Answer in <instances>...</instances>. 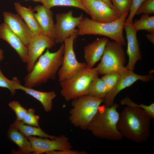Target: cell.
<instances>
[{"label":"cell","instance_id":"d6986e66","mask_svg":"<svg viewBox=\"0 0 154 154\" xmlns=\"http://www.w3.org/2000/svg\"><path fill=\"white\" fill-rule=\"evenodd\" d=\"M18 79L15 83L14 86L16 90H20L33 97L40 102L44 110L46 112L50 111L52 109V101L56 96L54 91L43 92L29 88L21 85Z\"/></svg>","mask_w":154,"mask_h":154},{"label":"cell","instance_id":"8fae6325","mask_svg":"<svg viewBox=\"0 0 154 154\" xmlns=\"http://www.w3.org/2000/svg\"><path fill=\"white\" fill-rule=\"evenodd\" d=\"M153 79L151 74L141 75L135 73L133 70L125 68L121 72L118 81L109 92L104 99V105L110 107L114 104V99L117 95L122 90L133 84L137 81L140 80L148 82Z\"/></svg>","mask_w":154,"mask_h":154},{"label":"cell","instance_id":"44dd1931","mask_svg":"<svg viewBox=\"0 0 154 154\" xmlns=\"http://www.w3.org/2000/svg\"><path fill=\"white\" fill-rule=\"evenodd\" d=\"M8 139L16 144L19 147L17 151H13L12 153H32V148L30 141L26 137L16 128L10 126L7 133Z\"/></svg>","mask_w":154,"mask_h":154},{"label":"cell","instance_id":"ffe728a7","mask_svg":"<svg viewBox=\"0 0 154 154\" xmlns=\"http://www.w3.org/2000/svg\"><path fill=\"white\" fill-rule=\"evenodd\" d=\"M14 8L17 14L22 18L30 30L33 36L43 34L35 17L32 7H27L19 2L14 3Z\"/></svg>","mask_w":154,"mask_h":154},{"label":"cell","instance_id":"7a4b0ae2","mask_svg":"<svg viewBox=\"0 0 154 154\" xmlns=\"http://www.w3.org/2000/svg\"><path fill=\"white\" fill-rule=\"evenodd\" d=\"M64 48L63 43L55 52H51L47 49L38 58L32 70L25 77L24 86L33 88L46 83L49 80L54 79L62 64Z\"/></svg>","mask_w":154,"mask_h":154},{"label":"cell","instance_id":"836d02e7","mask_svg":"<svg viewBox=\"0 0 154 154\" xmlns=\"http://www.w3.org/2000/svg\"><path fill=\"white\" fill-rule=\"evenodd\" d=\"M85 151L72 150V149L59 151H54L48 153L47 154H86Z\"/></svg>","mask_w":154,"mask_h":154},{"label":"cell","instance_id":"7402d4cb","mask_svg":"<svg viewBox=\"0 0 154 154\" xmlns=\"http://www.w3.org/2000/svg\"><path fill=\"white\" fill-rule=\"evenodd\" d=\"M10 126L18 129L25 136H37L40 137L51 139L55 138L57 136L49 135L44 132L40 127H37L28 125L22 121L16 119Z\"/></svg>","mask_w":154,"mask_h":154},{"label":"cell","instance_id":"6da1fadb","mask_svg":"<svg viewBox=\"0 0 154 154\" xmlns=\"http://www.w3.org/2000/svg\"><path fill=\"white\" fill-rule=\"evenodd\" d=\"M151 119L142 109L127 106L119 114L117 128L123 137L130 140L146 141L151 135Z\"/></svg>","mask_w":154,"mask_h":154},{"label":"cell","instance_id":"30bf717a","mask_svg":"<svg viewBox=\"0 0 154 154\" xmlns=\"http://www.w3.org/2000/svg\"><path fill=\"white\" fill-rule=\"evenodd\" d=\"M31 146V154H48L54 151H62L72 149V147L69 139L62 135L57 136L53 139L48 138H37L32 136L26 137Z\"/></svg>","mask_w":154,"mask_h":154},{"label":"cell","instance_id":"2e32d148","mask_svg":"<svg viewBox=\"0 0 154 154\" xmlns=\"http://www.w3.org/2000/svg\"><path fill=\"white\" fill-rule=\"evenodd\" d=\"M33 9L35 17L43 33L55 39V24L53 18V13L51 9L39 5L36 6Z\"/></svg>","mask_w":154,"mask_h":154},{"label":"cell","instance_id":"d6a6232c","mask_svg":"<svg viewBox=\"0 0 154 154\" xmlns=\"http://www.w3.org/2000/svg\"><path fill=\"white\" fill-rule=\"evenodd\" d=\"M146 0H132V2L129 9V13L125 22L132 23L134 16L136 12L140 6Z\"/></svg>","mask_w":154,"mask_h":154},{"label":"cell","instance_id":"5b68a950","mask_svg":"<svg viewBox=\"0 0 154 154\" xmlns=\"http://www.w3.org/2000/svg\"><path fill=\"white\" fill-rule=\"evenodd\" d=\"M104 99L89 95L72 100V108L69 113V120L75 127L83 130L87 129Z\"/></svg>","mask_w":154,"mask_h":154},{"label":"cell","instance_id":"8992f818","mask_svg":"<svg viewBox=\"0 0 154 154\" xmlns=\"http://www.w3.org/2000/svg\"><path fill=\"white\" fill-rule=\"evenodd\" d=\"M99 75L96 68H86L76 75L60 82L61 95L67 101L88 95L90 83Z\"/></svg>","mask_w":154,"mask_h":154},{"label":"cell","instance_id":"52a82bcc","mask_svg":"<svg viewBox=\"0 0 154 154\" xmlns=\"http://www.w3.org/2000/svg\"><path fill=\"white\" fill-rule=\"evenodd\" d=\"M101 59L96 67L99 75L121 72L125 68L126 58L122 46L115 41L108 42Z\"/></svg>","mask_w":154,"mask_h":154},{"label":"cell","instance_id":"ba28073f","mask_svg":"<svg viewBox=\"0 0 154 154\" xmlns=\"http://www.w3.org/2000/svg\"><path fill=\"white\" fill-rule=\"evenodd\" d=\"M78 36L76 31L64 42V48L63 62L58 72L60 82L76 75L87 68L86 63L79 62L76 58L74 43Z\"/></svg>","mask_w":154,"mask_h":154},{"label":"cell","instance_id":"ac0fdd59","mask_svg":"<svg viewBox=\"0 0 154 154\" xmlns=\"http://www.w3.org/2000/svg\"><path fill=\"white\" fill-rule=\"evenodd\" d=\"M108 39L104 37L89 43L84 48V58L87 68H92L101 58Z\"/></svg>","mask_w":154,"mask_h":154},{"label":"cell","instance_id":"8d00e7d4","mask_svg":"<svg viewBox=\"0 0 154 154\" xmlns=\"http://www.w3.org/2000/svg\"><path fill=\"white\" fill-rule=\"evenodd\" d=\"M3 51L0 48V61L2 60L3 58Z\"/></svg>","mask_w":154,"mask_h":154},{"label":"cell","instance_id":"484cf974","mask_svg":"<svg viewBox=\"0 0 154 154\" xmlns=\"http://www.w3.org/2000/svg\"><path fill=\"white\" fill-rule=\"evenodd\" d=\"M120 103L122 105L141 108L144 110L152 119L154 118V103L148 105L142 104H138L132 102L129 98L126 97L121 101Z\"/></svg>","mask_w":154,"mask_h":154},{"label":"cell","instance_id":"603a6c76","mask_svg":"<svg viewBox=\"0 0 154 154\" xmlns=\"http://www.w3.org/2000/svg\"><path fill=\"white\" fill-rule=\"evenodd\" d=\"M40 2L50 9L56 6L72 7L80 9L89 15L83 0H41Z\"/></svg>","mask_w":154,"mask_h":154},{"label":"cell","instance_id":"f1b7e54d","mask_svg":"<svg viewBox=\"0 0 154 154\" xmlns=\"http://www.w3.org/2000/svg\"><path fill=\"white\" fill-rule=\"evenodd\" d=\"M35 110L32 108H30L27 110L25 116L22 121L24 124L37 127H39V117L35 115Z\"/></svg>","mask_w":154,"mask_h":154},{"label":"cell","instance_id":"1f68e13d","mask_svg":"<svg viewBox=\"0 0 154 154\" xmlns=\"http://www.w3.org/2000/svg\"><path fill=\"white\" fill-rule=\"evenodd\" d=\"M154 13V0H146L138 7L135 15Z\"/></svg>","mask_w":154,"mask_h":154},{"label":"cell","instance_id":"74e56055","mask_svg":"<svg viewBox=\"0 0 154 154\" xmlns=\"http://www.w3.org/2000/svg\"><path fill=\"white\" fill-rule=\"evenodd\" d=\"M26 1L29 0H25ZM37 2H40L41 0H31Z\"/></svg>","mask_w":154,"mask_h":154},{"label":"cell","instance_id":"f546056e","mask_svg":"<svg viewBox=\"0 0 154 154\" xmlns=\"http://www.w3.org/2000/svg\"><path fill=\"white\" fill-rule=\"evenodd\" d=\"M9 105L15 112L17 117L16 119L22 121L27 114V110L17 101H13L10 102Z\"/></svg>","mask_w":154,"mask_h":154},{"label":"cell","instance_id":"e0dca14e","mask_svg":"<svg viewBox=\"0 0 154 154\" xmlns=\"http://www.w3.org/2000/svg\"><path fill=\"white\" fill-rule=\"evenodd\" d=\"M0 38L7 42L15 50L22 61L26 63L27 47L4 22L0 24Z\"/></svg>","mask_w":154,"mask_h":154},{"label":"cell","instance_id":"d590c367","mask_svg":"<svg viewBox=\"0 0 154 154\" xmlns=\"http://www.w3.org/2000/svg\"><path fill=\"white\" fill-rule=\"evenodd\" d=\"M112 8L115 9L111 0H101Z\"/></svg>","mask_w":154,"mask_h":154},{"label":"cell","instance_id":"7c38bea8","mask_svg":"<svg viewBox=\"0 0 154 154\" xmlns=\"http://www.w3.org/2000/svg\"><path fill=\"white\" fill-rule=\"evenodd\" d=\"M54 38L44 34L33 36L27 46L28 54L27 70L30 72L38 59L46 49H50L55 44Z\"/></svg>","mask_w":154,"mask_h":154},{"label":"cell","instance_id":"9c48e42d","mask_svg":"<svg viewBox=\"0 0 154 154\" xmlns=\"http://www.w3.org/2000/svg\"><path fill=\"white\" fill-rule=\"evenodd\" d=\"M83 17L82 13L78 17L73 16L72 10L56 14L55 24L56 43H64L66 39L75 32L77 30L76 27Z\"/></svg>","mask_w":154,"mask_h":154},{"label":"cell","instance_id":"9a60e30c","mask_svg":"<svg viewBox=\"0 0 154 154\" xmlns=\"http://www.w3.org/2000/svg\"><path fill=\"white\" fill-rule=\"evenodd\" d=\"M3 16L4 22L27 47L32 35L29 28L22 18L18 14L7 11L3 12Z\"/></svg>","mask_w":154,"mask_h":154},{"label":"cell","instance_id":"5bb4252c","mask_svg":"<svg viewBox=\"0 0 154 154\" xmlns=\"http://www.w3.org/2000/svg\"><path fill=\"white\" fill-rule=\"evenodd\" d=\"M124 29L125 32L127 41V52L129 61L126 68L129 70L134 69L136 62L141 58L139 44L137 36V31L132 23L125 22Z\"/></svg>","mask_w":154,"mask_h":154},{"label":"cell","instance_id":"4316f807","mask_svg":"<svg viewBox=\"0 0 154 154\" xmlns=\"http://www.w3.org/2000/svg\"><path fill=\"white\" fill-rule=\"evenodd\" d=\"M121 71H114L109 72L104 75L101 78L106 84L109 91L118 81Z\"/></svg>","mask_w":154,"mask_h":154},{"label":"cell","instance_id":"3957f363","mask_svg":"<svg viewBox=\"0 0 154 154\" xmlns=\"http://www.w3.org/2000/svg\"><path fill=\"white\" fill-rule=\"evenodd\" d=\"M119 107L115 103L110 107L100 106L87 130L99 138L113 141L121 139L123 136L117 127L120 114L117 110Z\"/></svg>","mask_w":154,"mask_h":154},{"label":"cell","instance_id":"4fadbf2b","mask_svg":"<svg viewBox=\"0 0 154 154\" xmlns=\"http://www.w3.org/2000/svg\"><path fill=\"white\" fill-rule=\"evenodd\" d=\"M91 19L101 23L111 22L120 17L118 12L101 0H83Z\"/></svg>","mask_w":154,"mask_h":154},{"label":"cell","instance_id":"277c9868","mask_svg":"<svg viewBox=\"0 0 154 154\" xmlns=\"http://www.w3.org/2000/svg\"><path fill=\"white\" fill-rule=\"evenodd\" d=\"M129 12L127 11L117 19L108 23L97 22L87 17H84L77 27V34L78 36H105L124 46L125 42L123 36L124 25Z\"/></svg>","mask_w":154,"mask_h":154},{"label":"cell","instance_id":"d4e9b609","mask_svg":"<svg viewBox=\"0 0 154 154\" xmlns=\"http://www.w3.org/2000/svg\"><path fill=\"white\" fill-rule=\"evenodd\" d=\"M133 25L137 32L144 30L149 33H154V16L143 14L139 20H135Z\"/></svg>","mask_w":154,"mask_h":154},{"label":"cell","instance_id":"e575fe53","mask_svg":"<svg viewBox=\"0 0 154 154\" xmlns=\"http://www.w3.org/2000/svg\"><path fill=\"white\" fill-rule=\"evenodd\" d=\"M147 39L152 44H154V33H150L146 35Z\"/></svg>","mask_w":154,"mask_h":154},{"label":"cell","instance_id":"83f0119b","mask_svg":"<svg viewBox=\"0 0 154 154\" xmlns=\"http://www.w3.org/2000/svg\"><path fill=\"white\" fill-rule=\"evenodd\" d=\"M115 9L120 17L125 12L129 11L132 0H111Z\"/></svg>","mask_w":154,"mask_h":154},{"label":"cell","instance_id":"4dcf8cb0","mask_svg":"<svg viewBox=\"0 0 154 154\" xmlns=\"http://www.w3.org/2000/svg\"><path fill=\"white\" fill-rule=\"evenodd\" d=\"M17 79L16 77L13 78L12 80L7 79L2 74L0 69V87L8 89L13 96L16 93L14 84Z\"/></svg>","mask_w":154,"mask_h":154},{"label":"cell","instance_id":"cb8c5ba5","mask_svg":"<svg viewBox=\"0 0 154 154\" xmlns=\"http://www.w3.org/2000/svg\"><path fill=\"white\" fill-rule=\"evenodd\" d=\"M109 92L105 83L102 78H94L89 85L88 95L104 99Z\"/></svg>","mask_w":154,"mask_h":154}]
</instances>
